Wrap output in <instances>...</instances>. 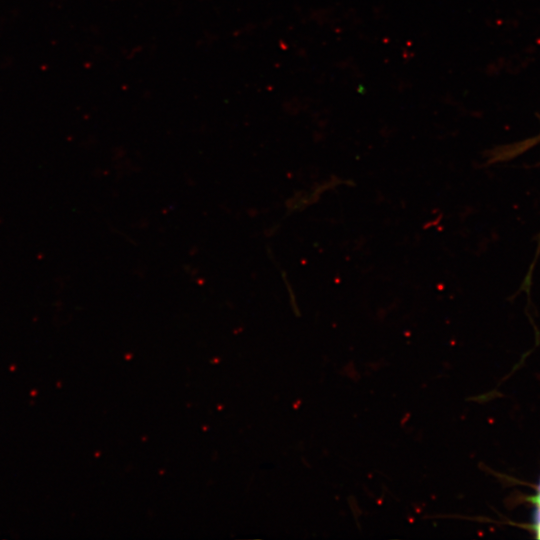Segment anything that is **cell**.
<instances>
[{
  "label": "cell",
  "mask_w": 540,
  "mask_h": 540,
  "mask_svg": "<svg viewBox=\"0 0 540 540\" xmlns=\"http://www.w3.org/2000/svg\"><path fill=\"white\" fill-rule=\"evenodd\" d=\"M531 500L536 504L537 508H540V481L537 487V493Z\"/></svg>",
  "instance_id": "obj_1"
},
{
  "label": "cell",
  "mask_w": 540,
  "mask_h": 540,
  "mask_svg": "<svg viewBox=\"0 0 540 540\" xmlns=\"http://www.w3.org/2000/svg\"><path fill=\"white\" fill-rule=\"evenodd\" d=\"M536 531L538 537L540 538V508H538L537 520H536Z\"/></svg>",
  "instance_id": "obj_2"
}]
</instances>
